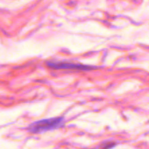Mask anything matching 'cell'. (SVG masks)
<instances>
[{
	"label": "cell",
	"instance_id": "obj_1",
	"mask_svg": "<svg viewBox=\"0 0 149 149\" xmlns=\"http://www.w3.org/2000/svg\"><path fill=\"white\" fill-rule=\"evenodd\" d=\"M63 121V118L62 117H55L40 120L31 124L29 129L33 133H40L42 131L52 130L61 127L62 125Z\"/></svg>",
	"mask_w": 149,
	"mask_h": 149
},
{
	"label": "cell",
	"instance_id": "obj_2",
	"mask_svg": "<svg viewBox=\"0 0 149 149\" xmlns=\"http://www.w3.org/2000/svg\"><path fill=\"white\" fill-rule=\"evenodd\" d=\"M47 65L49 67L55 69H68V70H88L90 67L82 64H72L65 62H48Z\"/></svg>",
	"mask_w": 149,
	"mask_h": 149
}]
</instances>
